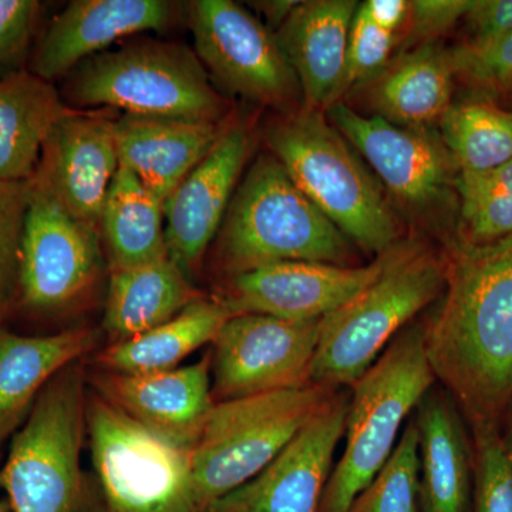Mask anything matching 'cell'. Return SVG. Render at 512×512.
Returning <instances> with one entry per match:
<instances>
[{
	"label": "cell",
	"mask_w": 512,
	"mask_h": 512,
	"mask_svg": "<svg viewBox=\"0 0 512 512\" xmlns=\"http://www.w3.org/2000/svg\"><path fill=\"white\" fill-rule=\"evenodd\" d=\"M443 302L426 322L436 380L473 424L503 426L512 402V235L453 242Z\"/></svg>",
	"instance_id": "obj_1"
},
{
	"label": "cell",
	"mask_w": 512,
	"mask_h": 512,
	"mask_svg": "<svg viewBox=\"0 0 512 512\" xmlns=\"http://www.w3.org/2000/svg\"><path fill=\"white\" fill-rule=\"evenodd\" d=\"M113 124L106 111L79 110L66 117L47 138L35 174L73 217L97 229L120 168Z\"/></svg>",
	"instance_id": "obj_19"
},
{
	"label": "cell",
	"mask_w": 512,
	"mask_h": 512,
	"mask_svg": "<svg viewBox=\"0 0 512 512\" xmlns=\"http://www.w3.org/2000/svg\"><path fill=\"white\" fill-rule=\"evenodd\" d=\"M399 42L400 36L377 28L359 6L349 35L348 89L377 79L392 62Z\"/></svg>",
	"instance_id": "obj_36"
},
{
	"label": "cell",
	"mask_w": 512,
	"mask_h": 512,
	"mask_svg": "<svg viewBox=\"0 0 512 512\" xmlns=\"http://www.w3.org/2000/svg\"><path fill=\"white\" fill-rule=\"evenodd\" d=\"M9 309L3 308V306H0V326H3V322H5V319L9 316Z\"/></svg>",
	"instance_id": "obj_42"
},
{
	"label": "cell",
	"mask_w": 512,
	"mask_h": 512,
	"mask_svg": "<svg viewBox=\"0 0 512 512\" xmlns=\"http://www.w3.org/2000/svg\"><path fill=\"white\" fill-rule=\"evenodd\" d=\"M204 295L170 256L133 268L111 269L101 333L107 345L137 338Z\"/></svg>",
	"instance_id": "obj_24"
},
{
	"label": "cell",
	"mask_w": 512,
	"mask_h": 512,
	"mask_svg": "<svg viewBox=\"0 0 512 512\" xmlns=\"http://www.w3.org/2000/svg\"><path fill=\"white\" fill-rule=\"evenodd\" d=\"M357 8L355 0L299 2L276 30L301 84L303 109L325 113L348 92L349 35Z\"/></svg>",
	"instance_id": "obj_20"
},
{
	"label": "cell",
	"mask_w": 512,
	"mask_h": 512,
	"mask_svg": "<svg viewBox=\"0 0 512 512\" xmlns=\"http://www.w3.org/2000/svg\"><path fill=\"white\" fill-rule=\"evenodd\" d=\"M336 393L309 384L215 403L191 450L201 512L258 476Z\"/></svg>",
	"instance_id": "obj_8"
},
{
	"label": "cell",
	"mask_w": 512,
	"mask_h": 512,
	"mask_svg": "<svg viewBox=\"0 0 512 512\" xmlns=\"http://www.w3.org/2000/svg\"><path fill=\"white\" fill-rule=\"evenodd\" d=\"M30 181L0 180V306L12 311L18 295L20 251Z\"/></svg>",
	"instance_id": "obj_33"
},
{
	"label": "cell",
	"mask_w": 512,
	"mask_h": 512,
	"mask_svg": "<svg viewBox=\"0 0 512 512\" xmlns=\"http://www.w3.org/2000/svg\"><path fill=\"white\" fill-rule=\"evenodd\" d=\"M446 256L412 241L365 291L320 320L311 384L353 386L417 313L444 292Z\"/></svg>",
	"instance_id": "obj_6"
},
{
	"label": "cell",
	"mask_w": 512,
	"mask_h": 512,
	"mask_svg": "<svg viewBox=\"0 0 512 512\" xmlns=\"http://www.w3.org/2000/svg\"><path fill=\"white\" fill-rule=\"evenodd\" d=\"M412 241H402L365 266L278 262L229 279L220 296L229 311L286 320L323 319L373 284Z\"/></svg>",
	"instance_id": "obj_14"
},
{
	"label": "cell",
	"mask_w": 512,
	"mask_h": 512,
	"mask_svg": "<svg viewBox=\"0 0 512 512\" xmlns=\"http://www.w3.org/2000/svg\"><path fill=\"white\" fill-rule=\"evenodd\" d=\"M454 79L451 50L431 43L393 59L369 83V101L376 116L396 126L429 130L453 104Z\"/></svg>",
	"instance_id": "obj_26"
},
{
	"label": "cell",
	"mask_w": 512,
	"mask_h": 512,
	"mask_svg": "<svg viewBox=\"0 0 512 512\" xmlns=\"http://www.w3.org/2000/svg\"><path fill=\"white\" fill-rule=\"evenodd\" d=\"M470 6L471 0H413L402 39L406 46L431 45L464 19Z\"/></svg>",
	"instance_id": "obj_37"
},
{
	"label": "cell",
	"mask_w": 512,
	"mask_h": 512,
	"mask_svg": "<svg viewBox=\"0 0 512 512\" xmlns=\"http://www.w3.org/2000/svg\"><path fill=\"white\" fill-rule=\"evenodd\" d=\"M101 242L100 229L73 217L35 175L12 311L18 309L30 319L60 320L89 309L109 265Z\"/></svg>",
	"instance_id": "obj_10"
},
{
	"label": "cell",
	"mask_w": 512,
	"mask_h": 512,
	"mask_svg": "<svg viewBox=\"0 0 512 512\" xmlns=\"http://www.w3.org/2000/svg\"><path fill=\"white\" fill-rule=\"evenodd\" d=\"M79 110L63 100L53 83L29 69L2 77L0 180H32L53 128Z\"/></svg>",
	"instance_id": "obj_25"
},
{
	"label": "cell",
	"mask_w": 512,
	"mask_h": 512,
	"mask_svg": "<svg viewBox=\"0 0 512 512\" xmlns=\"http://www.w3.org/2000/svg\"><path fill=\"white\" fill-rule=\"evenodd\" d=\"M456 79L478 92H512V32L483 46L461 45L451 50Z\"/></svg>",
	"instance_id": "obj_34"
},
{
	"label": "cell",
	"mask_w": 512,
	"mask_h": 512,
	"mask_svg": "<svg viewBox=\"0 0 512 512\" xmlns=\"http://www.w3.org/2000/svg\"><path fill=\"white\" fill-rule=\"evenodd\" d=\"M373 23L392 35L400 36L409 18L410 2L407 0H367L359 5Z\"/></svg>",
	"instance_id": "obj_39"
},
{
	"label": "cell",
	"mask_w": 512,
	"mask_h": 512,
	"mask_svg": "<svg viewBox=\"0 0 512 512\" xmlns=\"http://www.w3.org/2000/svg\"><path fill=\"white\" fill-rule=\"evenodd\" d=\"M349 402L348 393H336L258 476L204 512H319Z\"/></svg>",
	"instance_id": "obj_15"
},
{
	"label": "cell",
	"mask_w": 512,
	"mask_h": 512,
	"mask_svg": "<svg viewBox=\"0 0 512 512\" xmlns=\"http://www.w3.org/2000/svg\"><path fill=\"white\" fill-rule=\"evenodd\" d=\"M461 241L487 245L512 235V160L493 170L458 171Z\"/></svg>",
	"instance_id": "obj_30"
},
{
	"label": "cell",
	"mask_w": 512,
	"mask_h": 512,
	"mask_svg": "<svg viewBox=\"0 0 512 512\" xmlns=\"http://www.w3.org/2000/svg\"><path fill=\"white\" fill-rule=\"evenodd\" d=\"M227 126V119L191 121L123 114L114 119L113 131L120 165L165 205Z\"/></svg>",
	"instance_id": "obj_21"
},
{
	"label": "cell",
	"mask_w": 512,
	"mask_h": 512,
	"mask_svg": "<svg viewBox=\"0 0 512 512\" xmlns=\"http://www.w3.org/2000/svg\"><path fill=\"white\" fill-rule=\"evenodd\" d=\"M419 431L407 423L392 456L357 495L348 512H420Z\"/></svg>",
	"instance_id": "obj_31"
},
{
	"label": "cell",
	"mask_w": 512,
	"mask_h": 512,
	"mask_svg": "<svg viewBox=\"0 0 512 512\" xmlns=\"http://www.w3.org/2000/svg\"><path fill=\"white\" fill-rule=\"evenodd\" d=\"M0 512H6V507L3 503H0Z\"/></svg>",
	"instance_id": "obj_43"
},
{
	"label": "cell",
	"mask_w": 512,
	"mask_h": 512,
	"mask_svg": "<svg viewBox=\"0 0 512 512\" xmlns=\"http://www.w3.org/2000/svg\"><path fill=\"white\" fill-rule=\"evenodd\" d=\"M251 146L247 124L228 121L207 157L165 202L168 256L190 279L200 271L205 251L220 232Z\"/></svg>",
	"instance_id": "obj_16"
},
{
	"label": "cell",
	"mask_w": 512,
	"mask_h": 512,
	"mask_svg": "<svg viewBox=\"0 0 512 512\" xmlns=\"http://www.w3.org/2000/svg\"><path fill=\"white\" fill-rule=\"evenodd\" d=\"M101 329L74 326L28 336L0 326V448L22 427L40 393L63 370L100 348Z\"/></svg>",
	"instance_id": "obj_22"
},
{
	"label": "cell",
	"mask_w": 512,
	"mask_h": 512,
	"mask_svg": "<svg viewBox=\"0 0 512 512\" xmlns=\"http://www.w3.org/2000/svg\"><path fill=\"white\" fill-rule=\"evenodd\" d=\"M464 20L470 36L464 45H488L512 32V0H471Z\"/></svg>",
	"instance_id": "obj_38"
},
{
	"label": "cell",
	"mask_w": 512,
	"mask_h": 512,
	"mask_svg": "<svg viewBox=\"0 0 512 512\" xmlns=\"http://www.w3.org/2000/svg\"><path fill=\"white\" fill-rule=\"evenodd\" d=\"M174 19V3L165 0H73L37 36L28 69L53 83L116 40L163 32Z\"/></svg>",
	"instance_id": "obj_18"
},
{
	"label": "cell",
	"mask_w": 512,
	"mask_h": 512,
	"mask_svg": "<svg viewBox=\"0 0 512 512\" xmlns=\"http://www.w3.org/2000/svg\"><path fill=\"white\" fill-rule=\"evenodd\" d=\"M194 52L228 92L284 114L298 111L301 84L274 30L232 0H195L188 8Z\"/></svg>",
	"instance_id": "obj_11"
},
{
	"label": "cell",
	"mask_w": 512,
	"mask_h": 512,
	"mask_svg": "<svg viewBox=\"0 0 512 512\" xmlns=\"http://www.w3.org/2000/svg\"><path fill=\"white\" fill-rule=\"evenodd\" d=\"M86 433L103 512H201L191 450L147 430L90 387Z\"/></svg>",
	"instance_id": "obj_9"
},
{
	"label": "cell",
	"mask_w": 512,
	"mask_h": 512,
	"mask_svg": "<svg viewBox=\"0 0 512 512\" xmlns=\"http://www.w3.org/2000/svg\"><path fill=\"white\" fill-rule=\"evenodd\" d=\"M298 3L293 0H269V2H255L252 5H256L255 8L261 10L262 15L268 20L269 26L279 29L291 16Z\"/></svg>",
	"instance_id": "obj_40"
},
{
	"label": "cell",
	"mask_w": 512,
	"mask_h": 512,
	"mask_svg": "<svg viewBox=\"0 0 512 512\" xmlns=\"http://www.w3.org/2000/svg\"><path fill=\"white\" fill-rule=\"evenodd\" d=\"M473 443L471 512H512V450L498 424L470 426Z\"/></svg>",
	"instance_id": "obj_32"
},
{
	"label": "cell",
	"mask_w": 512,
	"mask_h": 512,
	"mask_svg": "<svg viewBox=\"0 0 512 512\" xmlns=\"http://www.w3.org/2000/svg\"><path fill=\"white\" fill-rule=\"evenodd\" d=\"M232 316L220 296L204 295L163 325L97 350L89 365L130 375L177 369L195 350L214 342Z\"/></svg>",
	"instance_id": "obj_27"
},
{
	"label": "cell",
	"mask_w": 512,
	"mask_h": 512,
	"mask_svg": "<svg viewBox=\"0 0 512 512\" xmlns=\"http://www.w3.org/2000/svg\"><path fill=\"white\" fill-rule=\"evenodd\" d=\"M87 359L64 367L10 440L0 488L12 512H103L96 478L82 467Z\"/></svg>",
	"instance_id": "obj_2"
},
{
	"label": "cell",
	"mask_w": 512,
	"mask_h": 512,
	"mask_svg": "<svg viewBox=\"0 0 512 512\" xmlns=\"http://www.w3.org/2000/svg\"><path fill=\"white\" fill-rule=\"evenodd\" d=\"M420 512H468L473 494V443L453 397L431 387L416 407Z\"/></svg>",
	"instance_id": "obj_23"
},
{
	"label": "cell",
	"mask_w": 512,
	"mask_h": 512,
	"mask_svg": "<svg viewBox=\"0 0 512 512\" xmlns=\"http://www.w3.org/2000/svg\"><path fill=\"white\" fill-rule=\"evenodd\" d=\"M320 320H286L261 313L229 318L212 342L214 402L309 386Z\"/></svg>",
	"instance_id": "obj_12"
},
{
	"label": "cell",
	"mask_w": 512,
	"mask_h": 512,
	"mask_svg": "<svg viewBox=\"0 0 512 512\" xmlns=\"http://www.w3.org/2000/svg\"><path fill=\"white\" fill-rule=\"evenodd\" d=\"M508 94H512V92H511V93H508Z\"/></svg>",
	"instance_id": "obj_44"
},
{
	"label": "cell",
	"mask_w": 512,
	"mask_h": 512,
	"mask_svg": "<svg viewBox=\"0 0 512 512\" xmlns=\"http://www.w3.org/2000/svg\"><path fill=\"white\" fill-rule=\"evenodd\" d=\"M440 138L458 171L493 170L512 160V110L487 99L451 104Z\"/></svg>",
	"instance_id": "obj_29"
},
{
	"label": "cell",
	"mask_w": 512,
	"mask_h": 512,
	"mask_svg": "<svg viewBox=\"0 0 512 512\" xmlns=\"http://www.w3.org/2000/svg\"><path fill=\"white\" fill-rule=\"evenodd\" d=\"M100 232L109 271L168 256L164 204L123 165L107 192Z\"/></svg>",
	"instance_id": "obj_28"
},
{
	"label": "cell",
	"mask_w": 512,
	"mask_h": 512,
	"mask_svg": "<svg viewBox=\"0 0 512 512\" xmlns=\"http://www.w3.org/2000/svg\"><path fill=\"white\" fill-rule=\"evenodd\" d=\"M43 10L39 0H0V79L28 69Z\"/></svg>",
	"instance_id": "obj_35"
},
{
	"label": "cell",
	"mask_w": 512,
	"mask_h": 512,
	"mask_svg": "<svg viewBox=\"0 0 512 512\" xmlns=\"http://www.w3.org/2000/svg\"><path fill=\"white\" fill-rule=\"evenodd\" d=\"M218 234V265L229 279L278 262L353 266L349 239L271 153L249 168Z\"/></svg>",
	"instance_id": "obj_3"
},
{
	"label": "cell",
	"mask_w": 512,
	"mask_h": 512,
	"mask_svg": "<svg viewBox=\"0 0 512 512\" xmlns=\"http://www.w3.org/2000/svg\"><path fill=\"white\" fill-rule=\"evenodd\" d=\"M70 103L124 114L222 121L227 101L212 86L197 53L184 43L144 40L90 57L67 83Z\"/></svg>",
	"instance_id": "obj_7"
},
{
	"label": "cell",
	"mask_w": 512,
	"mask_h": 512,
	"mask_svg": "<svg viewBox=\"0 0 512 512\" xmlns=\"http://www.w3.org/2000/svg\"><path fill=\"white\" fill-rule=\"evenodd\" d=\"M93 392L147 430L192 450L214 407L211 350L194 365L154 373L109 372L87 363Z\"/></svg>",
	"instance_id": "obj_17"
},
{
	"label": "cell",
	"mask_w": 512,
	"mask_h": 512,
	"mask_svg": "<svg viewBox=\"0 0 512 512\" xmlns=\"http://www.w3.org/2000/svg\"><path fill=\"white\" fill-rule=\"evenodd\" d=\"M436 382L426 322L413 323L352 386L345 453L330 474L319 512H348L392 456L404 421Z\"/></svg>",
	"instance_id": "obj_5"
},
{
	"label": "cell",
	"mask_w": 512,
	"mask_h": 512,
	"mask_svg": "<svg viewBox=\"0 0 512 512\" xmlns=\"http://www.w3.org/2000/svg\"><path fill=\"white\" fill-rule=\"evenodd\" d=\"M501 427H503L504 439L512 450V402L510 407H508L507 414H505L504 417L503 426Z\"/></svg>",
	"instance_id": "obj_41"
},
{
	"label": "cell",
	"mask_w": 512,
	"mask_h": 512,
	"mask_svg": "<svg viewBox=\"0 0 512 512\" xmlns=\"http://www.w3.org/2000/svg\"><path fill=\"white\" fill-rule=\"evenodd\" d=\"M266 143L293 183L350 242L376 256L402 242L380 184L323 111L302 107L284 114L266 130Z\"/></svg>",
	"instance_id": "obj_4"
},
{
	"label": "cell",
	"mask_w": 512,
	"mask_h": 512,
	"mask_svg": "<svg viewBox=\"0 0 512 512\" xmlns=\"http://www.w3.org/2000/svg\"><path fill=\"white\" fill-rule=\"evenodd\" d=\"M328 113L332 126L365 158L397 201L419 212L446 204L456 184L457 167L440 136L396 126L376 114L363 116L342 101Z\"/></svg>",
	"instance_id": "obj_13"
}]
</instances>
